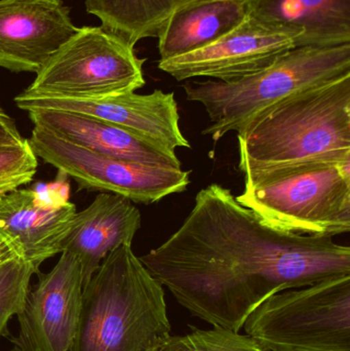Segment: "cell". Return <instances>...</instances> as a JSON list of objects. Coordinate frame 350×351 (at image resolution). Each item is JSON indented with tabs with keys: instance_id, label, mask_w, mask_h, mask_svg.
<instances>
[{
	"instance_id": "obj_1",
	"label": "cell",
	"mask_w": 350,
	"mask_h": 351,
	"mask_svg": "<svg viewBox=\"0 0 350 351\" xmlns=\"http://www.w3.org/2000/svg\"><path fill=\"white\" fill-rule=\"evenodd\" d=\"M177 302L212 327L240 332L267 298L350 274V247L286 232L211 184L178 230L139 257Z\"/></svg>"
},
{
	"instance_id": "obj_2",
	"label": "cell",
	"mask_w": 350,
	"mask_h": 351,
	"mask_svg": "<svg viewBox=\"0 0 350 351\" xmlns=\"http://www.w3.org/2000/svg\"><path fill=\"white\" fill-rule=\"evenodd\" d=\"M238 170L350 162V74L298 93L238 134Z\"/></svg>"
},
{
	"instance_id": "obj_3",
	"label": "cell",
	"mask_w": 350,
	"mask_h": 351,
	"mask_svg": "<svg viewBox=\"0 0 350 351\" xmlns=\"http://www.w3.org/2000/svg\"><path fill=\"white\" fill-rule=\"evenodd\" d=\"M171 331L164 287L123 245L84 286L70 351H162Z\"/></svg>"
},
{
	"instance_id": "obj_4",
	"label": "cell",
	"mask_w": 350,
	"mask_h": 351,
	"mask_svg": "<svg viewBox=\"0 0 350 351\" xmlns=\"http://www.w3.org/2000/svg\"><path fill=\"white\" fill-rule=\"evenodd\" d=\"M350 74V43L331 47H295L257 73L234 82H188L187 100L201 103L211 123L203 135L218 142L240 132L282 101Z\"/></svg>"
},
{
	"instance_id": "obj_5",
	"label": "cell",
	"mask_w": 350,
	"mask_h": 351,
	"mask_svg": "<svg viewBox=\"0 0 350 351\" xmlns=\"http://www.w3.org/2000/svg\"><path fill=\"white\" fill-rule=\"evenodd\" d=\"M236 200L286 232L333 237L350 231V162L245 173Z\"/></svg>"
},
{
	"instance_id": "obj_6",
	"label": "cell",
	"mask_w": 350,
	"mask_h": 351,
	"mask_svg": "<svg viewBox=\"0 0 350 351\" xmlns=\"http://www.w3.org/2000/svg\"><path fill=\"white\" fill-rule=\"evenodd\" d=\"M242 328L266 351H350V274L277 293Z\"/></svg>"
},
{
	"instance_id": "obj_7",
	"label": "cell",
	"mask_w": 350,
	"mask_h": 351,
	"mask_svg": "<svg viewBox=\"0 0 350 351\" xmlns=\"http://www.w3.org/2000/svg\"><path fill=\"white\" fill-rule=\"evenodd\" d=\"M103 27H82L66 41L22 93L26 96L103 98L145 86L146 59Z\"/></svg>"
},
{
	"instance_id": "obj_8",
	"label": "cell",
	"mask_w": 350,
	"mask_h": 351,
	"mask_svg": "<svg viewBox=\"0 0 350 351\" xmlns=\"http://www.w3.org/2000/svg\"><path fill=\"white\" fill-rule=\"evenodd\" d=\"M29 141L37 158L75 180L82 189L108 192L133 202L151 204L185 191L190 184L189 171L101 156L42 127H34Z\"/></svg>"
},
{
	"instance_id": "obj_9",
	"label": "cell",
	"mask_w": 350,
	"mask_h": 351,
	"mask_svg": "<svg viewBox=\"0 0 350 351\" xmlns=\"http://www.w3.org/2000/svg\"><path fill=\"white\" fill-rule=\"evenodd\" d=\"M301 32L247 16L238 26L207 47L158 61V68L178 82L210 77L228 82L265 69L297 47Z\"/></svg>"
},
{
	"instance_id": "obj_10",
	"label": "cell",
	"mask_w": 350,
	"mask_h": 351,
	"mask_svg": "<svg viewBox=\"0 0 350 351\" xmlns=\"http://www.w3.org/2000/svg\"><path fill=\"white\" fill-rule=\"evenodd\" d=\"M14 103L27 112L38 109L67 111L113 123L170 156H176L177 148H190L181 132L174 93L155 90L146 95L135 92L103 98L26 96L21 93Z\"/></svg>"
},
{
	"instance_id": "obj_11",
	"label": "cell",
	"mask_w": 350,
	"mask_h": 351,
	"mask_svg": "<svg viewBox=\"0 0 350 351\" xmlns=\"http://www.w3.org/2000/svg\"><path fill=\"white\" fill-rule=\"evenodd\" d=\"M84 276L75 256L63 252L55 267L38 276L18 317L14 346L24 351H70L77 333Z\"/></svg>"
},
{
	"instance_id": "obj_12",
	"label": "cell",
	"mask_w": 350,
	"mask_h": 351,
	"mask_svg": "<svg viewBox=\"0 0 350 351\" xmlns=\"http://www.w3.org/2000/svg\"><path fill=\"white\" fill-rule=\"evenodd\" d=\"M77 30L63 0H0V68L38 73Z\"/></svg>"
},
{
	"instance_id": "obj_13",
	"label": "cell",
	"mask_w": 350,
	"mask_h": 351,
	"mask_svg": "<svg viewBox=\"0 0 350 351\" xmlns=\"http://www.w3.org/2000/svg\"><path fill=\"white\" fill-rule=\"evenodd\" d=\"M75 204H43L34 189L0 196V239L16 257L39 270L45 260L61 254V245L76 214Z\"/></svg>"
},
{
	"instance_id": "obj_14",
	"label": "cell",
	"mask_w": 350,
	"mask_h": 351,
	"mask_svg": "<svg viewBox=\"0 0 350 351\" xmlns=\"http://www.w3.org/2000/svg\"><path fill=\"white\" fill-rule=\"evenodd\" d=\"M140 227L141 213L133 202L102 192L86 210L76 213L62 241L61 253L77 258L84 288L113 250L133 243Z\"/></svg>"
},
{
	"instance_id": "obj_15",
	"label": "cell",
	"mask_w": 350,
	"mask_h": 351,
	"mask_svg": "<svg viewBox=\"0 0 350 351\" xmlns=\"http://www.w3.org/2000/svg\"><path fill=\"white\" fill-rule=\"evenodd\" d=\"M35 127H42L80 147L101 156L149 166L181 169L178 156L154 147L113 123L67 111L38 109L28 112Z\"/></svg>"
},
{
	"instance_id": "obj_16",
	"label": "cell",
	"mask_w": 350,
	"mask_h": 351,
	"mask_svg": "<svg viewBox=\"0 0 350 351\" xmlns=\"http://www.w3.org/2000/svg\"><path fill=\"white\" fill-rule=\"evenodd\" d=\"M249 16L301 32L297 47L350 43V0H245Z\"/></svg>"
},
{
	"instance_id": "obj_17",
	"label": "cell",
	"mask_w": 350,
	"mask_h": 351,
	"mask_svg": "<svg viewBox=\"0 0 350 351\" xmlns=\"http://www.w3.org/2000/svg\"><path fill=\"white\" fill-rule=\"evenodd\" d=\"M247 16L245 0H205L179 10L158 34L160 61L211 45Z\"/></svg>"
},
{
	"instance_id": "obj_18",
	"label": "cell",
	"mask_w": 350,
	"mask_h": 351,
	"mask_svg": "<svg viewBox=\"0 0 350 351\" xmlns=\"http://www.w3.org/2000/svg\"><path fill=\"white\" fill-rule=\"evenodd\" d=\"M205 0H86V12L102 26L135 47L144 38L158 37L179 10Z\"/></svg>"
},
{
	"instance_id": "obj_19",
	"label": "cell",
	"mask_w": 350,
	"mask_h": 351,
	"mask_svg": "<svg viewBox=\"0 0 350 351\" xmlns=\"http://www.w3.org/2000/svg\"><path fill=\"white\" fill-rule=\"evenodd\" d=\"M162 351H266L249 335L224 328L201 330L171 336Z\"/></svg>"
},
{
	"instance_id": "obj_20",
	"label": "cell",
	"mask_w": 350,
	"mask_h": 351,
	"mask_svg": "<svg viewBox=\"0 0 350 351\" xmlns=\"http://www.w3.org/2000/svg\"><path fill=\"white\" fill-rule=\"evenodd\" d=\"M39 270L22 258L16 257L0 268V336L8 322L18 315L30 290V280Z\"/></svg>"
},
{
	"instance_id": "obj_21",
	"label": "cell",
	"mask_w": 350,
	"mask_h": 351,
	"mask_svg": "<svg viewBox=\"0 0 350 351\" xmlns=\"http://www.w3.org/2000/svg\"><path fill=\"white\" fill-rule=\"evenodd\" d=\"M38 160L29 139L14 145L0 146V196L30 183Z\"/></svg>"
},
{
	"instance_id": "obj_22",
	"label": "cell",
	"mask_w": 350,
	"mask_h": 351,
	"mask_svg": "<svg viewBox=\"0 0 350 351\" xmlns=\"http://www.w3.org/2000/svg\"><path fill=\"white\" fill-rule=\"evenodd\" d=\"M24 140L14 119L0 107V146L14 145Z\"/></svg>"
},
{
	"instance_id": "obj_23",
	"label": "cell",
	"mask_w": 350,
	"mask_h": 351,
	"mask_svg": "<svg viewBox=\"0 0 350 351\" xmlns=\"http://www.w3.org/2000/svg\"><path fill=\"white\" fill-rule=\"evenodd\" d=\"M16 257V255L14 252L3 241L0 239V268Z\"/></svg>"
},
{
	"instance_id": "obj_24",
	"label": "cell",
	"mask_w": 350,
	"mask_h": 351,
	"mask_svg": "<svg viewBox=\"0 0 350 351\" xmlns=\"http://www.w3.org/2000/svg\"><path fill=\"white\" fill-rule=\"evenodd\" d=\"M10 351H24V350H21V348H18V346H14V348H12V350Z\"/></svg>"
}]
</instances>
